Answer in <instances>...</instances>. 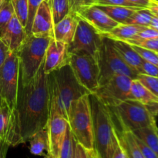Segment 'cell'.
I'll return each mask as SVG.
<instances>
[{
  "instance_id": "cell-1",
  "label": "cell",
  "mask_w": 158,
  "mask_h": 158,
  "mask_svg": "<svg viewBox=\"0 0 158 158\" xmlns=\"http://www.w3.org/2000/svg\"><path fill=\"white\" fill-rule=\"evenodd\" d=\"M43 63L36 75L26 84L19 75L16 101L11 113L6 140L9 147L26 143L35 133L47 127L49 120V82L48 75L43 69Z\"/></svg>"
},
{
  "instance_id": "cell-2",
  "label": "cell",
  "mask_w": 158,
  "mask_h": 158,
  "mask_svg": "<svg viewBox=\"0 0 158 158\" xmlns=\"http://www.w3.org/2000/svg\"><path fill=\"white\" fill-rule=\"evenodd\" d=\"M49 116L59 114L67 119L72 103L83 96L90 94L74 76L69 65L48 74Z\"/></svg>"
},
{
  "instance_id": "cell-3",
  "label": "cell",
  "mask_w": 158,
  "mask_h": 158,
  "mask_svg": "<svg viewBox=\"0 0 158 158\" xmlns=\"http://www.w3.org/2000/svg\"><path fill=\"white\" fill-rule=\"evenodd\" d=\"M89 99L93 118L94 151L99 158H111L118 139L110 111L94 94H89Z\"/></svg>"
},
{
  "instance_id": "cell-4",
  "label": "cell",
  "mask_w": 158,
  "mask_h": 158,
  "mask_svg": "<svg viewBox=\"0 0 158 158\" xmlns=\"http://www.w3.org/2000/svg\"><path fill=\"white\" fill-rule=\"evenodd\" d=\"M110 111L114 127L119 131H134L156 124L155 116L140 102L127 100L113 107Z\"/></svg>"
},
{
  "instance_id": "cell-5",
  "label": "cell",
  "mask_w": 158,
  "mask_h": 158,
  "mask_svg": "<svg viewBox=\"0 0 158 158\" xmlns=\"http://www.w3.org/2000/svg\"><path fill=\"white\" fill-rule=\"evenodd\" d=\"M89 95L83 96L72 103L67 120L76 141L86 151H91L94 150V143Z\"/></svg>"
},
{
  "instance_id": "cell-6",
  "label": "cell",
  "mask_w": 158,
  "mask_h": 158,
  "mask_svg": "<svg viewBox=\"0 0 158 158\" xmlns=\"http://www.w3.org/2000/svg\"><path fill=\"white\" fill-rule=\"evenodd\" d=\"M52 37H39L29 34L16 52L19 60V77L24 84L36 75L44 62L46 51Z\"/></svg>"
},
{
  "instance_id": "cell-7",
  "label": "cell",
  "mask_w": 158,
  "mask_h": 158,
  "mask_svg": "<svg viewBox=\"0 0 158 158\" xmlns=\"http://www.w3.org/2000/svg\"><path fill=\"white\" fill-rule=\"evenodd\" d=\"M99 66V86L117 75H125L133 80L138 73L130 67L114 49L112 40L103 36L102 44L95 57Z\"/></svg>"
},
{
  "instance_id": "cell-8",
  "label": "cell",
  "mask_w": 158,
  "mask_h": 158,
  "mask_svg": "<svg viewBox=\"0 0 158 158\" xmlns=\"http://www.w3.org/2000/svg\"><path fill=\"white\" fill-rule=\"evenodd\" d=\"M68 64L79 83L90 94L99 87V66L94 57L86 53L69 54Z\"/></svg>"
},
{
  "instance_id": "cell-9",
  "label": "cell",
  "mask_w": 158,
  "mask_h": 158,
  "mask_svg": "<svg viewBox=\"0 0 158 158\" xmlns=\"http://www.w3.org/2000/svg\"><path fill=\"white\" fill-rule=\"evenodd\" d=\"M19 75V60L16 52H10L0 66V96L13 109L15 104Z\"/></svg>"
},
{
  "instance_id": "cell-10",
  "label": "cell",
  "mask_w": 158,
  "mask_h": 158,
  "mask_svg": "<svg viewBox=\"0 0 158 158\" xmlns=\"http://www.w3.org/2000/svg\"><path fill=\"white\" fill-rule=\"evenodd\" d=\"M133 79L125 75H117L100 85L94 94L107 107L131 100V86Z\"/></svg>"
},
{
  "instance_id": "cell-11",
  "label": "cell",
  "mask_w": 158,
  "mask_h": 158,
  "mask_svg": "<svg viewBox=\"0 0 158 158\" xmlns=\"http://www.w3.org/2000/svg\"><path fill=\"white\" fill-rule=\"evenodd\" d=\"M103 35L80 18L72 42L68 45L69 54L86 53L95 58L102 44Z\"/></svg>"
},
{
  "instance_id": "cell-12",
  "label": "cell",
  "mask_w": 158,
  "mask_h": 158,
  "mask_svg": "<svg viewBox=\"0 0 158 158\" xmlns=\"http://www.w3.org/2000/svg\"><path fill=\"white\" fill-rule=\"evenodd\" d=\"M77 14L102 35L110 32L118 25L97 6L80 7Z\"/></svg>"
},
{
  "instance_id": "cell-13",
  "label": "cell",
  "mask_w": 158,
  "mask_h": 158,
  "mask_svg": "<svg viewBox=\"0 0 158 158\" xmlns=\"http://www.w3.org/2000/svg\"><path fill=\"white\" fill-rule=\"evenodd\" d=\"M69 127L68 120L59 114L49 116L47 129L49 135V152L53 158H58L64 140L66 130Z\"/></svg>"
},
{
  "instance_id": "cell-14",
  "label": "cell",
  "mask_w": 158,
  "mask_h": 158,
  "mask_svg": "<svg viewBox=\"0 0 158 158\" xmlns=\"http://www.w3.org/2000/svg\"><path fill=\"white\" fill-rule=\"evenodd\" d=\"M69 60L68 45L57 41L53 38L50 40L46 51L43 69L46 74L51 73L67 64Z\"/></svg>"
},
{
  "instance_id": "cell-15",
  "label": "cell",
  "mask_w": 158,
  "mask_h": 158,
  "mask_svg": "<svg viewBox=\"0 0 158 158\" xmlns=\"http://www.w3.org/2000/svg\"><path fill=\"white\" fill-rule=\"evenodd\" d=\"M53 27L50 2L43 0L34 16L30 34L35 36L53 38Z\"/></svg>"
},
{
  "instance_id": "cell-16",
  "label": "cell",
  "mask_w": 158,
  "mask_h": 158,
  "mask_svg": "<svg viewBox=\"0 0 158 158\" xmlns=\"http://www.w3.org/2000/svg\"><path fill=\"white\" fill-rule=\"evenodd\" d=\"M27 35L25 27L14 15L0 37L10 52H16Z\"/></svg>"
},
{
  "instance_id": "cell-17",
  "label": "cell",
  "mask_w": 158,
  "mask_h": 158,
  "mask_svg": "<svg viewBox=\"0 0 158 158\" xmlns=\"http://www.w3.org/2000/svg\"><path fill=\"white\" fill-rule=\"evenodd\" d=\"M80 17L77 12H69L63 19L54 25L53 39L69 45L72 42L78 26Z\"/></svg>"
},
{
  "instance_id": "cell-18",
  "label": "cell",
  "mask_w": 158,
  "mask_h": 158,
  "mask_svg": "<svg viewBox=\"0 0 158 158\" xmlns=\"http://www.w3.org/2000/svg\"><path fill=\"white\" fill-rule=\"evenodd\" d=\"M112 40L114 49L117 51L122 60L138 74L141 73V66L143 60L136 52L131 44L120 40Z\"/></svg>"
},
{
  "instance_id": "cell-19",
  "label": "cell",
  "mask_w": 158,
  "mask_h": 158,
  "mask_svg": "<svg viewBox=\"0 0 158 158\" xmlns=\"http://www.w3.org/2000/svg\"><path fill=\"white\" fill-rule=\"evenodd\" d=\"M144 26L133 24H118L108 33L103 36L113 40L127 42L134 39L140 31L144 29Z\"/></svg>"
},
{
  "instance_id": "cell-20",
  "label": "cell",
  "mask_w": 158,
  "mask_h": 158,
  "mask_svg": "<svg viewBox=\"0 0 158 158\" xmlns=\"http://www.w3.org/2000/svg\"><path fill=\"white\" fill-rule=\"evenodd\" d=\"M115 132L127 158H144L136 143L134 134L131 131H119L115 128Z\"/></svg>"
},
{
  "instance_id": "cell-21",
  "label": "cell",
  "mask_w": 158,
  "mask_h": 158,
  "mask_svg": "<svg viewBox=\"0 0 158 158\" xmlns=\"http://www.w3.org/2000/svg\"><path fill=\"white\" fill-rule=\"evenodd\" d=\"M131 100H137L146 106L158 104V97L154 95L137 79H134L131 82Z\"/></svg>"
},
{
  "instance_id": "cell-22",
  "label": "cell",
  "mask_w": 158,
  "mask_h": 158,
  "mask_svg": "<svg viewBox=\"0 0 158 158\" xmlns=\"http://www.w3.org/2000/svg\"><path fill=\"white\" fill-rule=\"evenodd\" d=\"M118 24H126L133 14L141 8H131L120 6H97Z\"/></svg>"
},
{
  "instance_id": "cell-23",
  "label": "cell",
  "mask_w": 158,
  "mask_h": 158,
  "mask_svg": "<svg viewBox=\"0 0 158 158\" xmlns=\"http://www.w3.org/2000/svg\"><path fill=\"white\" fill-rule=\"evenodd\" d=\"M29 150L31 154L35 156H45L49 152V135L47 127L35 133L29 139Z\"/></svg>"
},
{
  "instance_id": "cell-24",
  "label": "cell",
  "mask_w": 158,
  "mask_h": 158,
  "mask_svg": "<svg viewBox=\"0 0 158 158\" xmlns=\"http://www.w3.org/2000/svg\"><path fill=\"white\" fill-rule=\"evenodd\" d=\"M134 135L148 145L158 156V128L157 123L152 126L132 131Z\"/></svg>"
},
{
  "instance_id": "cell-25",
  "label": "cell",
  "mask_w": 158,
  "mask_h": 158,
  "mask_svg": "<svg viewBox=\"0 0 158 158\" xmlns=\"http://www.w3.org/2000/svg\"><path fill=\"white\" fill-rule=\"evenodd\" d=\"M49 2L54 25L63 19L70 12L69 0H51Z\"/></svg>"
},
{
  "instance_id": "cell-26",
  "label": "cell",
  "mask_w": 158,
  "mask_h": 158,
  "mask_svg": "<svg viewBox=\"0 0 158 158\" xmlns=\"http://www.w3.org/2000/svg\"><path fill=\"white\" fill-rule=\"evenodd\" d=\"M11 113V108L4 100H2L0 105V139L5 142L10 123Z\"/></svg>"
},
{
  "instance_id": "cell-27",
  "label": "cell",
  "mask_w": 158,
  "mask_h": 158,
  "mask_svg": "<svg viewBox=\"0 0 158 158\" xmlns=\"http://www.w3.org/2000/svg\"><path fill=\"white\" fill-rule=\"evenodd\" d=\"M153 17L154 14L148 8H141L135 11L126 24H133L149 27Z\"/></svg>"
},
{
  "instance_id": "cell-28",
  "label": "cell",
  "mask_w": 158,
  "mask_h": 158,
  "mask_svg": "<svg viewBox=\"0 0 158 158\" xmlns=\"http://www.w3.org/2000/svg\"><path fill=\"white\" fill-rule=\"evenodd\" d=\"M75 139L68 127L58 158H73L75 156Z\"/></svg>"
},
{
  "instance_id": "cell-29",
  "label": "cell",
  "mask_w": 158,
  "mask_h": 158,
  "mask_svg": "<svg viewBox=\"0 0 158 158\" xmlns=\"http://www.w3.org/2000/svg\"><path fill=\"white\" fill-rule=\"evenodd\" d=\"M15 15L11 0H4L0 8V36Z\"/></svg>"
},
{
  "instance_id": "cell-30",
  "label": "cell",
  "mask_w": 158,
  "mask_h": 158,
  "mask_svg": "<svg viewBox=\"0 0 158 158\" xmlns=\"http://www.w3.org/2000/svg\"><path fill=\"white\" fill-rule=\"evenodd\" d=\"M14 9L15 16L18 18L21 24L26 28L29 13L28 0H11Z\"/></svg>"
},
{
  "instance_id": "cell-31",
  "label": "cell",
  "mask_w": 158,
  "mask_h": 158,
  "mask_svg": "<svg viewBox=\"0 0 158 158\" xmlns=\"http://www.w3.org/2000/svg\"><path fill=\"white\" fill-rule=\"evenodd\" d=\"M137 80H138L154 95L158 97V77H151L145 74H138Z\"/></svg>"
},
{
  "instance_id": "cell-32",
  "label": "cell",
  "mask_w": 158,
  "mask_h": 158,
  "mask_svg": "<svg viewBox=\"0 0 158 158\" xmlns=\"http://www.w3.org/2000/svg\"><path fill=\"white\" fill-rule=\"evenodd\" d=\"M136 52L140 56L142 59L144 61L148 62L150 63L155 65L158 66V54L157 52H154V51L150 50V49H145V48L140 47V46H134V45H131Z\"/></svg>"
},
{
  "instance_id": "cell-33",
  "label": "cell",
  "mask_w": 158,
  "mask_h": 158,
  "mask_svg": "<svg viewBox=\"0 0 158 158\" xmlns=\"http://www.w3.org/2000/svg\"><path fill=\"white\" fill-rule=\"evenodd\" d=\"M43 0H28V6H29V13H28V19L26 26V32L27 35L30 34L31 26H32V21L35 16L38 8Z\"/></svg>"
},
{
  "instance_id": "cell-34",
  "label": "cell",
  "mask_w": 158,
  "mask_h": 158,
  "mask_svg": "<svg viewBox=\"0 0 158 158\" xmlns=\"http://www.w3.org/2000/svg\"><path fill=\"white\" fill-rule=\"evenodd\" d=\"M127 43L158 52V37L140 40H129Z\"/></svg>"
},
{
  "instance_id": "cell-35",
  "label": "cell",
  "mask_w": 158,
  "mask_h": 158,
  "mask_svg": "<svg viewBox=\"0 0 158 158\" xmlns=\"http://www.w3.org/2000/svg\"><path fill=\"white\" fill-rule=\"evenodd\" d=\"M94 6H120L126 7L139 8L127 0H97Z\"/></svg>"
},
{
  "instance_id": "cell-36",
  "label": "cell",
  "mask_w": 158,
  "mask_h": 158,
  "mask_svg": "<svg viewBox=\"0 0 158 158\" xmlns=\"http://www.w3.org/2000/svg\"><path fill=\"white\" fill-rule=\"evenodd\" d=\"M134 137H135L136 143H137V146H138V148H139V149H140L141 154H143V157L144 158H158V156L157 155V154H156L155 153H154V151H153L152 150H151V148L148 146V145L145 144L143 141H141L140 139H138L137 137H136L135 136H134Z\"/></svg>"
},
{
  "instance_id": "cell-37",
  "label": "cell",
  "mask_w": 158,
  "mask_h": 158,
  "mask_svg": "<svg viewBox=\"0 0 158 158\" xmlns=\"http://www.w3.org/2000/svg\"><path fill=\"white\" fill-rule=\"evenodd\" d=\"M140 74L158 77V66L143 60L141 66V73Z\"/></svg>"
},
{
  "instance_id": "cell-38",
  "label": "cell",
  "mask_w": 158,
  "mask_h": 158,
  "mask_svg": "<svg viewBox=\"0 0 158 158\" xmlns=\"http://www.w3.org/2000/svg\"><path fill=\"white\" fill-rule=\"evenodd\" d=\"M9 52L10 51H9V48L7 47V46L5 44L4 42L0 37V66L4 63Z\"/></svg>"
},
{
  "instance_id": "cell-39",
  "label": "cell",
  "mask_w": 158,
  "mask_h": 158,
  "mask_svg": "<svg viewBox=\"0 0 158 158\" xmlns=\"http://www.w3.org/2000/svg\"><path fill=\"white\" fill-rule=\"evenodd\" d=\"M75 158H89V151H86L77 141L75 143Z\"/></svg>"
},
{
  "instance_id": "cell-40",
  "label": "cell",
  "mask_w": 158,
  "mask_h": 158,
  "mask_svg": "<svg viewBox=\"0 0 158 158\" xmlns=\"http://www.w3.org/2000/svg\"><path fill=\"white\" fill-rule=\"evenodd\" d=\"M117 139H118V137H117ZM111 158H127L124 151L122 148L121 145H120V142H119V140H117V143H116L115 147H114Z\"/></svg>"
},
{
  "instance_id": "cell-41",
  "label": "cell",
  "mask_w": 158,
  "mask_h": 158,
  "mask_svg": "<svg viewBox=\"0 0 158 158\" xmlns=\"http://www.w3.org/2000/svg\"><path fill=\"white\" fill-rule=\"evenodd\" d=\"M9 145L0 139V158H6Z\"/></svg>"
},
{
  "instance_id": "cell-42",
  "label": "cell",
  "mask_w": 158,
  "mask_h": 158,
  "mask_svg": "<svg viewBox=\"0 0 158 158\" xmlns=\"http://www.w3.org/2000/svg\"><path fill=\"white\" fill-rule=\"evenodd\" d=\"M82 0H69L70 11L73 12H77V11L81 7Z\"/></svg>"
},
{
  "instance_id": "cell-43",
  "label": "cell",
  "mask_w": 158,
  "mask_h": 158,
  "mask_svg": "<svg viewBox=\"0 0 158 158\" xmlns=\"http://www.w3.org/2000/svg\"><path fill=\"white\" fill-rule=\"evenodd\" d=\"M127 1L139 8H148L150 3V0H127Z\"/></svg>"
},
{
  "instance_id": "cell-44",
  "label": "cell",
  "mask_w": 158,
  "mask_h": 158,
  "mask_svg": "<svg viewBox=\"0 0 158 158\" xmlns=\"http://www.w3.org/2000/svg\"><path fill=\"white\" fill-rule=\"evenodd\" d=\"M148 9L154 14V15L158 17V2L150 0V3L149 6H148Z\"/></svg>"
},
{
  "instance_id": "cell-45",
  "label": "cell",
  "mask_w": 158,
  "mask_h": 158,
  "mask_svg": "<svg viewBox=\"0 0 158 158\" xmlns=\"http://www.w3.org/2000/svg\"><path fill=\"white\" fill-rule=\"evenodd\" d=\"M149 27L152 28V29H156L158 31V17L154 15V17L152 18L151 23H150Z\"/></svg>"
},
{
  "instance_id": "cell-46",
  "label": "cell",
  "mask_w": 158,
  "mask_h": 158,
  "mask_svg": "<svg viewBox=\"0 0 158 158\" xmlns=\"http://www.w3.org/2000/svg\"><path fill=\"white\" fill-rule=\"evenodd\" d=\"M97 0H82L81 7L83 6H94L97 3Z\"/></svg>"
},
{
  "instance_id": "cell-47",
  "label": "cell",
  "mask_w": 158,
  "mask_h": 158,
  "mask_svg": "<svg viewBox=\"0 0 158 158\" xmlns=\"http://www.w3.org/2000/svg\"><path fill=\"white\" fill-rule=\"evenodd\" d=\"M89 158H99V157H97V155L96 154L95 151H89Z\"/></svg>"
},
{
  "instance_id": "cell-48",
  "label": "cell",
  "mask_w": 158,
  "mask_h": 158,
  "mask_svg": "<svg viewBox=\"0 0 158 158\" xmlns=\"http://www.w3.org/2000/svg\"><path fill=\"white\" fill-rule=\"evenodd\" d=\"M45 158H53V157H52L49 154H46V155H45Z\"/></svg>"
},
{
  "instance_id": "cell-49",
  "label": "cell",
  "mask_w": 158,
  "mask_h": 158,
  "mask_svg": "<svg viewBox=\"0 0 158 158\" xmlns=\"http://www.w3.org/2000/svg\"><path fill=\"white\" fill-rule=\"evenodd\" d=\"M3 2H4V0H0V8H1V6H2V3H3Z\"/></svg>"
},
{
  "instance_id": "cell-50",
  "label": "cell",
  "mask_w": 158,
  "mask_h": 158,
  "mask_svg": "<svg viewBox=\"0 0 158 158\" xmlns=\"http://www.w3.org/2000/svg\"><path fill=\"white\" fill-rule=\"evenodd\" d=\"M2 101V97H1V96H0V105H1Z\"/></svg>"
},
{
  "instance_id": "cell-51",
  "label": "cell",
  "mask_w": 158,
  "mask_h": 158,
  "mask_svg": "<svg viewBox=\"0 0 158 158\" xmlns=\"http://www.w3.org/2000/svg\"><path fill=\"white\" fill-rule=\"evenodd\" d=\"M44 1H46V2H50V1H51V0H44Z\"/></svg>"
},
{
  "instance_id": "cell-52",
  "label": "cell",
  "mask_w": 158,
  "mask_h": 158,
  "mask_svg": "<svg viewBox=\"0 0 158 158\" xmlns=\"http://www.w3.org/2000/svg\"><path fill=\"white\" fill-rule=\"evenodd\" d=\"M151 1H154V2H158V0H151Z\"/></svg>"
},
{
  "instance_id": "cell-53",
  "label": "cell",
  "mask_w": 158,
  "mask_h": 158,
  "mask_svg": "<svg viewBox=\"0 0 158 158\" xmlns=\"http://www.w3.org/2000/svg\"><path fill=\"white\" fill-rule=\"evenodd\" d=\"M157 54H158V52H157Z\"/></svg>"
}]
</instances>
